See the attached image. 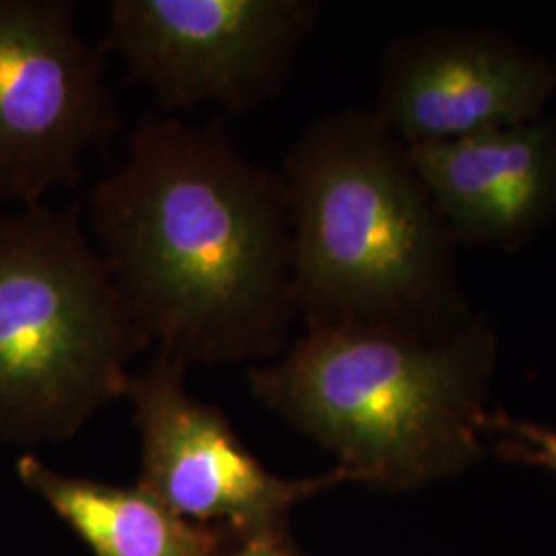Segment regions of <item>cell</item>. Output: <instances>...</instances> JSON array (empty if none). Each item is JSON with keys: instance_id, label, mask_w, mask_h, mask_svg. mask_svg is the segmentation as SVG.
I'll list each match as a JSON object with an SVG mask.
<instances>
[{"instance_id": "cell-7", "label": "cell", "mask_w": 556, "mask_h": 556, "mask_svg": "<svg viewBox=\"0 0 556 556\" xmlns=\"http://www.w3.org/2000/svg\"><path fill=\"white\" fill-rule=\"evenodd\" d=\"M184 371L157 353L126 390L139 429V484L172 511L243 536L285 528L299 501L349 482L338 468L295 480L273 475L223 410L186 390Z\"/></svg>"}, {"instance_id": "cell-8", "label": "cell", "mask_w": 556, "mask_h": 556, "mask_svg": "<svg viewBox=\"0 0 556 556\" xmlns=\"http://www.w3.org/2000/svg\"><path fill=\"white\" fill-rule=\"evenodd\" d=\"M555 91L553 60L495 31L435 27L388 46L371 112L410 147L532 122Z\"/></svg>"}, {"instance_id": "cell-12", "label": "cell", "mask_w": 556, "mask_h": 556, "mask_svg": "<svg viewBox=\"0 0 556 556\" xmlns=\"http://www.w3.org/2000/svg\"><path fill=\"white\" fill-rule=\"evenodd\" d=\"M223 556H301L287 534L285 528L260 530L252 534L233 538V546L223 553Z\"/></svg>"}, {"instance_id": "cell-4", "label": "cell", "mask_w": 556, "mask_h": 556, "mask_svg": "<svg viewBox=\"0 0 556 556\" xmlns=\"http://www.w3.org/2000/svg\"><path fill=\"white\" fill-rule=\"evenodd\" d=\"M149 346L77 202L0 213V441L73 438Z\"/></svg>"}, {"instance_id": "cell-9", "label": "cell", "mask_w": 556, "mask_h": 556, "mask_svg": "<svg viewBox=\"0 0 556 556\" xmlns=\"http://www.w3.org/2000/svg\"><path fill=\"white\" fill-rule=\"evenodd\" d=\"M406 151L454 241L514 250L555 219V122L532 119Z\"/></svg>"}, {"instance_id": "cell-13", "label": "cell", "mask_w": 556, "mask_h": 556, "mask_svg": "<svg viewBox=\"0 0 556 556\" xmlns=\"http://www.w3.org/2000/svg\"><path fill=\"white\" fill-rule=\"evenodd\" d=\"M555 68H556V60H555Z\"/></svg>"}, {"instance_id": "cell-11", "label": "cell", "mask_w": 556, "mask_h": 556, "mask_svg": "<svg viewBox=\"0 0 556 556\" xmlns=\"http://www.w3.org/2000/svg\"><path fill=\"white\" fill-rule=\"evenodd\" d=\"M482 433L497 435L498 456L556 472V429L498 410L484 415Z\"/></svg>"}, {"instance_id": "cell-10", "label": "cell", "mask_w": 556, "mask_h": 556, "mask_svg": "<svg viewBox=\"0 0 556 556\" xmlns=\"http://www.w3.org/2000/svg\"><path fill=\"white\" fill-rule=\"evenodd\" d=\"M15 470L96 556H223L233 538L184 519L139 482L118 486L66 477L29 454Z\"/></svg>"}, {"instance_id": "cell-3", "label": "cell", "mask_w": 556, "mask_h": 556, "mask_svg": "<svg viewBox=\"0 0 556 556\" xmlns=\"http://www.w3.org/2000/svg\"><path fill=\"white\" fill-rule=\"evenodd\" d=\"M493 358L495 337L478 319L438 334L307 328L248 378L260 402L337 456L349 482L406 491L482 456Z\"/></svg>"}, {"instance_id": "cell-6", "label": "cell", "mask_w": 556, "mask_h": 556, "mask_svg": "<svg viewBox=\"0 0 556 556\" xmlns=\"http://www.w3.org/2000/svg\"><path fill=\"white\" fill-rule=\"evenodd\" d=\"M103 54L68 0H0V197L36 206L77 186L83 157L118 132Z\"/></svg>"}, {"instance_id": "cell-5", "label": "cell", "mask_w": 556, "mask_h": 556, "mask_svg": "<svg viewBox=\"0 0 556 556\" xmlns=\"http://www.w3.org/2000/svg\"><path fill=\"white\" fill-rule=\"evenodd\" d=\"M101 54L126 62L163 112L243 114L275 100L316 27L309 0H114Z\"/></svg>"}, {"instance_id": "cell-1", "label": "cell", "mask_w": 556, "mask_h": 556, "mask_svg": "<svg viewBox=\"0 0 556 556\" xmlns=\"http://www.w3.org/2000/svg\"><path fill=\"white\" fill-rule=\"evenodd\" d=\"M89 206L96 245L160 355L220 365L285 346L299 316L285 181L219 116L147 114Z\"/></svg>"}, {"instance_id": "cell-2", "label": "cell", "mask_w": 556, "mask_h": 556, "mask_svg": "<svg viewBox=\"0 0 556 556\" xmlns=\"http://www.w3.org/2000/svg\"><path fill=\"white\" fill-rule=\"evenodd\" d=\"M307 328L438 334L462 324L454 238L371 110L316 119L282 161Z\"/></svg>"}]
</instances>
